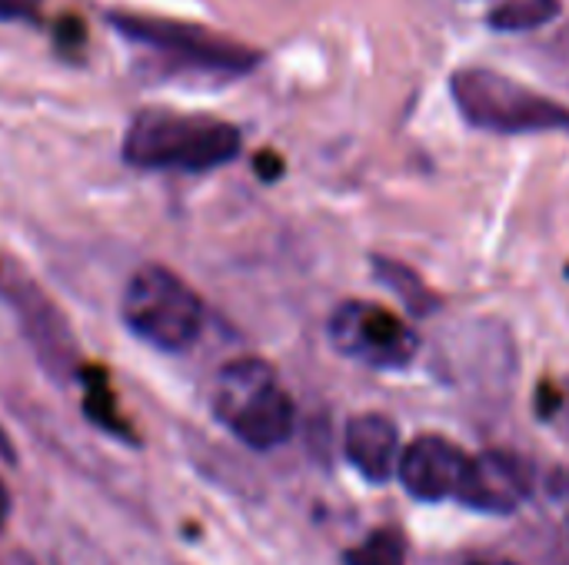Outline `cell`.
<instances>
[{
	"instance_id": "obj_13",
	"label": "cell",
	"mask_w": 569,
	"mask_h": 565,
	"mask_svg": "<svg viewBox=\"0 0 569 565\" xmlns=\"http://www.w3.org/2000/svg\"><path fill=\"white\" fill-rule=\"evenodd\" d=\"M0 456H3V460H13L3 430H0ZM7 516H10V493H7V486H3V480H0V529H3V523H7Z\"/></svg>"
},
{
	"instance_id": "obj_4",
	"label": "cell",
	"mask_w": 569,
	"mask_h": 565,
	"mask_svg": "<svg viewBox=\"0 0 569 565\" xmlns=\"http://www.w3.org/2000/svg\"><path fill=\"white\" fill-rule=\"evenodd\" d=\"M123 323L147 346L183 353L203 330V306L180 276L163 266H143L123 290Z\"/></svg>"
},
{
	"instance_id": "obj_7",
	"label": "cell",
	"mask_w": 569,
	"mask_h": 565,
	"mask_svg": "<svg viewBox=\"0 0 569 565\" xmlns=\"http://www.w3.org/2000/svg\"><path fill=\"white\" fill-rule=\"evenodd\" d=\"M467 470H470V456L443 436H417L403 450L397 466L403 490L420 503L457 500Z\"/></svg>"
},
{
	"instance_id": "obj_8",
	"label": "cell",
	"mask_w": 569,
	"mask_h": 565,
	"mask_svg": "<svg viewBox=\"0 0 569 565\" xmlns=\"http://www.w3.org/2000/svg\"><path fill=\"white\" fill-rule=\"evenodd\" d=\"M533 493V466L510 453L470 456L457 500L477 513H517Z\"/></svg>"
},
{
	"instance_id": "obj_14",
	"label": "cell",
	"mask_w": 569,
	"mask_h": 565,
	"mask_svg": "<svg viewBox=\"0 0 569 565\" xmlns=\"http://www.w3.org/2000/svg\"><path fill=\"white\" fill-rule=\"evenodd\" d=\"M473 565H517V563H473Z\"/></svg>"
},
{
	"instance_id": "obj_6",
	"label": "cell",
	"mask_w": 569,
	"mask_h": 565,
	"mask_svg": "<svg viewBox=\"0 0 569 565\" xmlns=\"http://www.w3.org/2000/svg\"><path fill=\"white\" fill-rule=\"evenodd\" d=\"M330 343L373 370H400L417 356V333L397 313L380 303L350 300L340 303L330 316Z\"/></svg>"
},
{
	"instance_id": "obj_1",
	"label": "cell",
	"mask_w": 569,
	"mask_h": 565,
	"mask_svg": "<svg viewBox=\"0 0 569 565\" xmlns=\"http://www.w3.org/2000/svg\"><path fill=\"white\" fill-rule=\"evenodd\" d=\"M240 153V130L213 117L143 110L123 137V160L140 170L203 173Z\"/></svg>"
},
{
	"instance_id": "obj_2",
	"label": "cell",
	"mask_w": 569,
	"mask_h": 565,
	"mask_svg": "<svg viewBox=\"0 0 569 565\" xmlns=\"http://www.w3.org/2000/svg\"><path fill=\"white\" fill-rule=\"evenodd\" d=\"M210 406L213 416L257 453L283 446L297 430L293 400L263 360L227 363L213 380Z\"/></svg>"
},
{
	"instance_id": "obj_9",
	"label": "cell",
	"mask_w": 569,
	"mask_h": 565,
	"mask_svg": "<svg viewBox=\"0 0 569 565\" xmlns=\"http://www.w3.org/2000/svg\"><path fill=\"white\" fill-rule=\"evenodd\" d=\"M347 456L370 483H387L400 466V436L383 413H360L347 426Z\"/></svg>"
},
{
	"instance_id": "obj_10",
	"label": "cell",
	"mask_w": 569,
	"mask_h": 565,
	"mask_svg": "<svg viewBox=\"0 0 569 565\" xmlns=\"http://www.w3.org/2000/svg\"><path fill=\"white\" fill-rule=\"evenodd\" d=\"M560 13V0H507L497 10H490V27L520 33V30H537L550 23Z\"/></svg>"
},
{
	"instance_id": "obj_12",
	"label": "cell",
	"mask_w": 569,
	"mask_h": 565,
	"mask_svg": "<svg viewBox=\"0 0 569 565\" xmlns=\"http://www.w3.org/2000/svg\"><path fill=\"white\" fill-rule=\"evenodd\" d=\"M40 10V0H0V20H30Z\"/></svg>"
},
{
	"instance_id": "obj_3",
	"label": "cell",
	"mask_w": 569,
	"mask_h": 565,
	"mask_svg": "<svg viewBox=\"0 0 569 565\" xmlns=\"http://www.w3.org/2000/svg\"><path fill=\"white\" fill-rule=\"evenodd\" d=\"M460 113L490 133H543L569 130V110L550 97L497 73V70H457L450 80Z\"/></svg>"
},
{
	"instance_id": "obj_5",
	"label": "cell",
	"mask_w": 569,
	"mask_h": 565,
	"mask_svg": "<svg viewBox=\"0 0 569 565\" xmlns=\"http://www.w3.org/2000/svg\"><path fill=\"white\" fill-rule=\"evenodd\" d=\"M110 23L127 40L143 43V47L170 57L173 63L193 67L203 73L237 77V73H250L260 63L257 50H250L237 40L217 37V33L193 27V23H173L163 17H133V13H110Z\"/></svg>"
},
{
	"instance_id": "obj_11",
	"label": "cell",
	"mask_w": 569,
	"mask_h": 565,
	"mask_svg": "<svg viewBox=\"0 0 569 565\" xmlns=\"http://www.w3.org/2000/svg\"><path fill=\"white\" fill-rule=\"evenodd\" d=\"M347 565H403L407 563V543L393 529L370 533L360 546H353L347 556Z\"/></svg>"
}]
</instances>
